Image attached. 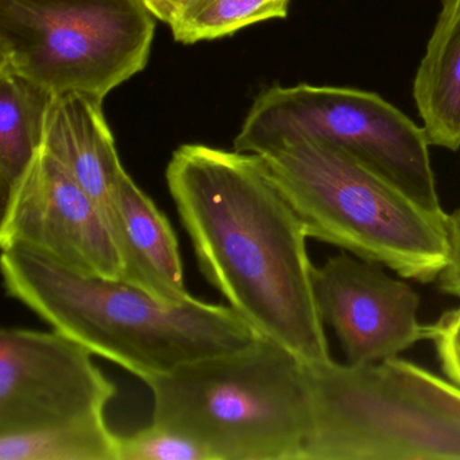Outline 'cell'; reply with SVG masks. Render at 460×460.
Wrapping results in <instances>:
<instances>
[{
	"label": "cell",
	"mask_w": 460,
	"mask_h": 460,
	"mask_svg": "<svg viewBox=\"0 0 460 460\" xmlns=\"http://www.w3.org/2000/svg\"><path fill=\"white\" fill-rule=\"evenodd\" d=\"M166 184L201 274L228 305L303 362H330L308 234L265 158L182 145Z\"/></svg>",
	"instance_id": "6da1fadb"
},
{
	"label": "cell",
	"mask_w": 460,
	"mask_h": 460,
	"mask_svg": "<svg viewBox=\"0 0 460 460\" xmlns=\"http://www.w3.org/2000/svg\"><path fill=\"white\" fill-rule=\"evenodd\" d=\"M0 266L10 297L145 384L258 338L230 305L193 296L164 303L125 279L79 273L25 247L2 249Z\"/></svg>",
	"instance_id": "7a4b0ae2"
},
{
	"label": "cell",
	"mask_w": 460,
	"mask_h": 460,
	"mask_svg": "<svg viewBox=\"0 0 460 460\" xmlns=\"http://www.w3.org/2000/svg\"><path fill=\"white\" fill-rule=\"evenodd\" d=\"M153 422L212 460H301L312 422L306 363L270 339L146 382Z\"/></svg>",
	"instance_id": "3957f363"
},
{
	"label": "cell",
	"mask_w": 460,
	"mask_h": 460,
	"mask_svg": "<svg viewBox=\"0 0 460 460\" xmlns=\"http://www.w3.org/2000/svg\"><path fill=\"white\" fill-rule=\"evenodd\" d=\"M308 238L436 281L447 262L446 220L341 147L297 141L263 155Z\"/></svg>",
	"instance_id": "277c9868"
},
{
	"label": "cell",
	"mask_w": 460,
	"mask_h": 460,
	"mask_svg": "<svg viewBox=\"0 0 460 460\" xmlns=\"http://www.w3.org/2000/svg\"><path fill=\"white\" fill-rule=\"evenodd\" d=\"M301 460L460 459V386L402 358L308 365Z\"/></svg>",
	"instance_id": "5b68a950"
},
{
	"label": "cell",
	"mask_w": 460,
	"mask_h": 460,
	"mask_svg": "<svg viewBox=\"0 0 460 460\" xmlns=\"http://www.w3.org/2000/svg\"><path fill=\"white\" fill-rule=\"evenodd\" d=\"M155 31L142 0H0V64L53 95L104 101L144 71Z\"/></svg>",
	"instance_id": "8992f818"
},
{
	"label": "cell",
	"mask_w": 460,
	"mask_h": 460,
	"mask_svg": "<svg viewBox=\"0 0 460 460\" xmlns=\"http://www.w3.org/2000/svg\"><path fill=\"white\" fill-rule=\"evenodd\" d=\"M297 141L341 147L430 214L447 217L424 128L376 93L311 84L269 88L249 110L234 150L263 155Z\"/></svg>",
	"instance_id": "52a82bcc"
},
{
	"label": "cell",
	"mask_w": 460,
	"mask_h": 460,
	"mask_svg": "<svg viewBox=\"0 0 460 460\" xmlns=\"http://www.w3.org/2000/svg\"><path fill=\"white\" fill-rule=\"evenodd\" d=\"M117 386L60 331H0V433L106 416Z\"/></svg>",
	"instance_id": "ba28073f"
},
{
	"label": "cell",
	"mask_w": 460,
	"mask_h": 460,
	"mask_svg": "<svg viewBox=\"0 0 460 460\" xmlns=\"http://www.w3.org/2000/svg\"><path fill=\"white\" fill-rule=\"evenodd\" d=\"M2 209V249L25 247L79 273L122 276L117 243L98 204L42 147Z\"/></svg>",
	"instance_id": "9c48e42d"
},
{
	"label": "cell",
	"mask_w": 460,
	"mask_h": 460,
	"mask_svg": "<svg viewBox=\"0 0 460 460\" xmlns=\"http://www.w3.org/2000/svg\"><path fill=\"white\" fill-rule=\"evenodd\" d=\"M314 289L323 323L332 328L349 365L398 357L432 338L433 325L419 320V295L379 263L341 250L314 266Z\"/></svg>",
	"instance_id": "30bf717a"
},
{
	"label": "cell",
	"mask_w": 460,
	"mask_h": 460,
	"mask_svg": "<svg viewBox=\"0 0 460 460\" xmlns=\"http://www.w3.org/2000/svg\"><path fill=\"white\" fill-rule=\"evenodd\" d=\"M112 236L122 261L120 279L158 300L181 304L185 288L179 241L165 214L126 172L112 196Z\"/></svg>",
	"instance_id": "8fae6325"
},
{
	"label": "cell",
	"mask_w": 460,
	"mask_h": 460,
	"mask_svg": "<svg viewBox=\"0 0 460 460\" xmlns=\"http://www.w3.org/2000/svg\"><path fill=\"white\" fill-rule=\"evenodd\" d=\"M42 149L87 190L111 230L112 196L126 171L104 117L103 101L80 91L53 95Z\"/></svg>",
	"instance_id": "7c38bea8"
},
{
	"label": "cell",
	"mask_w": 460,
	"mask_h": 460,
	"mask_svg": "<svg viewBox=\"0 0 460 460\" xmlns=\"http://www.w3.org/2000/svg\"><path fill=\"white\" fill-rule=\"evenodd\" d=\"M422 128L432 146L460 149V0L441 10L413 83Z\"/></svg>",
	"instance_id": "4fadbf2b"
},
{
	"label": "cell",
	"mask_w": 460,
	"mask_h": 460,
	"mask_svg": "<svg viewBox=\"0 0 460 460\" xmlns=\"http://www.w3.org/2000/svg\"><path fill=\"white\" fill-rule=\"evenodd\" d=\"M53 93L0 64V199L41 150Z\"/></svg>",
	"instance_id": "5bb4252c"
},
{
	"label": "cell",
	"mask_w": 460,
	"mask_h": 460,
	"mask_svg": "<svg viewBox=\"0 0 460 460\" xmlns=\"http://www.w3.org/2000/svg\"><path fill=\"white\" fill-rule=\"evenodd\" d=\"M0 460H119V436L106 416L0 433Z\"/></svg>",
	"instance_id": "9a60e30c"
},
{
	"label": "cell",
	"mask_w": 460,
	"mask_h": 460,
	"mask_svg": "<svg viewBox=\"0 0 460 460\" xmlns=\"http://www.w3.org/2000/svg\"><path fill=\"white\" fill-rule=\"evenodd\" d=\"M290 0H193L169 23L181 44L211 41L270 20L287 18Z\"/></svg>",
	"instance_id": "2e32d148"
},
{
	"label": "cell",
	"mask_w": 460,
	"mask_h": 460,
	"mask_svg": "<svg viewBox=\"0 0 460 460\" xmlns=\"http://www.w3.org/2000/svg\"><path fill=\"white\" fill-rule=\"evenodd\" d=\"M119 460H212L208 452L188 436L163 425L119 436Z\"/></svg>",
	"instance_id": "e0dca14e"
},
{
	"label": "cell",
	"mask_w": 460,
	"mask_h": 460,
	"mask_svg": "<svg viewBox=\"0 0 460 460\" xmlns=\"http://www.w3.org/2000/svg\"><path fill=\"white\" fill-rule=\"evenodd\" d=\"M433 341L443 368L449 381L460 386V306L441 314L433 323Z\"/></svg>",
	"instance_id": "ac0fdd59"
},
{
	"label": "cell",
	"mask_w": 460,
	"mask_h": 460,
	"mask_svg": "<svg viewBox=\"0 0 460 460\" xmlns=\"http://www.w3.org/2000/svg\"><path fill=\"white\" fill-rule=\"evenodd\" d=\"M446 233L448 255L436 282L440 292L460 298V208L447 214Z\"/></svg>",
	"instance_id": "d6986e66"
},
{
	"label": "cell",
	"mask_w": 460,
	"mask_h": 460,
	"mask_svg": "<svg viewBox=\"0 0 460 460\" xmlns=\"http://www.w3.org/2000/svg\"><path fill=\"white\" fill-rule=\"evenodd\" d=\"M155 20L169 25L193 0H142Z\"/></svg>",
	"instance_id": "ffe728a7"
}]
</instances>
